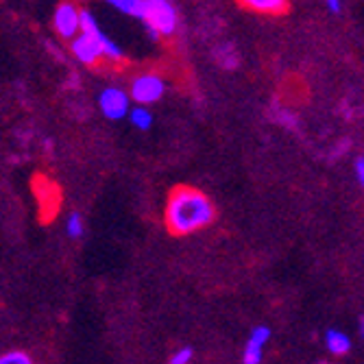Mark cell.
<instances>
[{
  "instance_id": "6da1fadb",
  "label": "cell",
  "mask_w": 364,
  "mask_h": 364,
  "mask_svg": "<svg viewBox=\"0 0 364 364\" xmlns=\"http://www.w3.org/2000/svg\"><path fill=\"white\" fill-rule=\"evenodd\" d=\"M216 212L210 198L196 188L179 186L171 192L166 201V227L175 236H190L212 225Z\"/></svg>"
},
{
  "instance_id": "7a4b0ae2",
  "label": "cell",
  "mask_w": 364,
  "mask_h": 364,
  "mask_svg": "<svg viewBox=\"0 0 364 364\" xmlns=\"http://www.w3.org/2000/svg\"><path fill=\"white\" fill-rule=\"evenodd\" d=\"M109 7L144 22L153 40L175 36L179 28V11L168 0H112Z\"/></svg>"
},
{
  "instance_id": "3957f363",
  "label": "cell",
  "mask_w": 364,
  "mask_h": 364,
  "mask_svg": "<svg viewBox=\"0 0 364 364\" xmlns=\"http://www.w3.org/2000/svg\"><path fill=\"white\" fill-rule=\"evenodd\" d=\"M164 94H166V81L153 73L136 77L129 90V98L136 101V105H140V107H149V105L161 101Z\"/></svg>"
},
{
  "instance_id": "277c9868",
  "label": "cell",
  "mask_w": 364,
  "mask_h": 364,
  "mask_svg": "<svg viewBox=\"0 0 364 364\" xmlns=\"http://www.w3.org/2000/svg\"><path fill=\"white\" fill-rule=\"evenodd\" d=\"M81 33H85L87 38H92L98 44V48H101L105 59H109V61H122L124 59L122 48L101 28L96 16L90 9H81Z\"/></svg>"
},
{
  "instance_id": "5b68a950",
  "label": "cell",
  "mask_w": 364,
  "mask_h": 364,
  "mask_svg": "<svg viewBox=\"0 0 364 364\" xmlns=\"http://www.w3.org/2000/svg\"><path fill=\"white\" fill-rule=\"evenodd\" d=\"M53 28L59 38L73 42L81 33V9L75 3H61L53 11Z\"/></svg>"
},
{
  "instance_id": "8992f818",
  "label": "cell",
  "mask_w": 364,
  "mask_h": 364,
  "mask_svg": "<svg viewBox=\"0 0 364 364\" xmlns=\"http://www.w3.org/2000/svg\"><path fill=\"white\" fill-rule=\"evenodd\" d=\"M98 109L101 114L109 120H122L129 116L131 112V98L129 92H124L122 87H105L101 94H98Z\"/></svg>"
},
{
  "instance_id": "52a82bcc",
  "label": "cell",
  "mask_w": 364,
  "mask_h": 364,
  "mask_svg": "<svg viewBox=\"0 0 364 364\" xmlns=\"http://www.w3.org/2000/svg\"><path fill=\"white\" fill-rule=\"evenodd\" d=\"M269 341H271V327L255 325L249 332L245 349H242V364H262L264 349H267Z\"/></svg>"
},
{
  "instance_id": "ba28073f",
  "label": "cell",
  "mask_w": 364,
  "mask_h": 364,
  "mask_svg": "<svg viewBox=\"0 0 364 364\" xmlns=\"http://www.w3.org/2000/svg\"><path fill=\"white\" fill-rule=\"evenodd\" d=\"M70 53L83 65H96L103 59V53H101V48H98V44L92 38H87L85 33H79V36L70 42Z\"/></svg>"
},
{
  "instance_id": "9c48e42d",
  "label": "cell",
  "mask_w": 364,
  "mask_h": 364,
  "mask_svg": "<svg viewBox=\"0 0 364 364\" xmlns=\"http://www.w3.org/2000/svg\"><path fill=\"white\" fill-rule=\"evenodd\" d=\"M323 341H325V349L332 355H345L351 351V338L343 332V329L329 327L323 336Z\"/></svg>"
},
{
  "instance_id": "30bf717a",
  "label": "cell",
  "mask_w": 364,
  "mask_h": 364,
  "mask_svg": "<svg viewBox=\"0 0 364 364\" xmlns=\"http://www.w3.org/2000/svg\"><path fill=\"white\" fill-rule=\"evenodd\" d=\"M242 5L262 16H284L290 9L286 0H245Z\"/></svg>"
},
{
  "instance_id": "8fae6325",
  "label": "cell",
  "mask_w": 364,
  "mask_h": 364,
  "mask_svg": "<svg viewBox=\"0 0 364 364\" xmlns=\"http://www.w3.org/2000/svg\"><path fill=\"white\" fill-rule=\"evenodd\" d=\"M129 122L134 124L138 131H149L151 127H153V114H151V109L149 107H140V105H136V107H131V112H129Z\"/></svg>"
},
{
  "instance_id": "7c38bea8",
  "label": "cell",
  "mask_w": 364,
  "mask_h": 364,
  "mask_svg": "<svg viewBox=\"0 0 364 364\" xmlns=\"http://www.w3.org/2000/svg\"><path fill=\"white\" fill-rule=\"evenodd\" d=\"M65 234L70 238H83L85 234V223H83V216L73 212L68 218H65Z\"/></svg>"
},
{
  "instance_id": "4fadbf2b",
  "label": "cell",
  "mask_w": 364,
  "mask_h": 364,
  "mask_svg": "<svg viewBox=\"0 0 364 364\" xmlns=\"http://www.w3.org/2000/svg\"><path fill=\"white\" fill-rule=\"evenodd\" d=\"M0 364H36V362L24 351H7L0 355Z\"/></svg>"
},
{
  "instance_id": "5bb4252c",
  "label": "cell",
  "mask_w": 364,
  "mask_h": 364,
  "mask_svg": "<svg viewBox=\"0 0 364 364\" xmlns=\"http://www.w3.org/2000/svg\"><path fill=\"white\" fill-rule=\"evenodd\" d=\"M194 358V349L192 347H179L173 355H171V364H190Z\"/></svg>"
},
{
  "instance_id": "9a60e30c",
  "label": "cell",
  "mask_w": 364,
  "mask_h": 364,
  "mask_svg": "<svg viewBox=\"0 0 364 364\" xmlns=\"http://www.w3.org/2000/svg\"><path fill=\"white\" fill-rule=\"evenodd\" d=\"M353 175H355V181L360 183V188H364V157H358L353 161Z\"/></svg>"
},
{
  "instance_id": "2e32d148",
  "label": "cell",
  "mask_w": 364,
  "mask_h": 364,
  "mask_svg": "<svg viewBox=\"0 0 364 364\" xmlns=\"http://www.w3.org/2000/svg\"><path fill=\"white\" fill-rule=\"evenodd\" d=\"M325 7H327L329 14H334V16L343 14V3H341V0H327Z\"/></svg>"
},
{
  "instance_id": "e0dca14e",
  "label": "cell",
  "mask_w": 364,
  "mask_h": 364,
  "mask_svg": "<svg viewBox=\"0 0 364 364\" xmlns=\"http://www.w3.org/2000/svg\"><path fill=\"white\" fill-rule=\"evenodd\" d=\"M360 338H362V343H364V316L360 318Z\"/></svg>"
},
{
  "instance_id": "ac0fdd59",
  "label": "cell",
  "mask_w": 364,
  "mask_h": 364,
  "mask_svg": "<svg viewBox=\"0 0 364 364\" xmlns=\"http://www.w3.org/2000/svg\"><path fill=\"white\" fill-rule=\"evenodd\" d=\"M321 364H325V362H321Z\"/></svg>"
}]
</instances>
